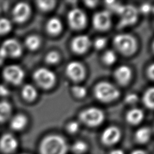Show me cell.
Segmentation results:
<instances>
[{
    "instance_id": "obj_1",
    "label": "cell",
    "mask_w": 154,
    "mask_h": 154,
    "mask_svg": "<svg viewBox=\"0 0 154 154\" xmlns=\"http://www.w3.org/2000/svg\"><path fill=\"white\" fill-rule=\"evenodd\" d=\"M38 151L40 154H67L68 145L62 136L51 134L42 140Z\"/></svg>"
},
{
    "instance_id": "obj_2",
    "label": "cell",
    "mask_w": 154,
    "mask_h": 154,
    "mask_svg": "<svg viewBox=\"0 0 154 154\" xmlns=\"http://www.w3.org/2000/svg\"><path fill=\"white\" fill-rule=\"evenodd\" d=\"M95 97L100 102H109L117 99L120 96L119 90L112 84L102 81L94 87Z\"/></svg>"
},
{
    "instance_id": "obj_3",
    "label": "cell",
    "mask_w": 154,
    "mask_h": 154,
    "mask_svg": "<svg viewBox=\"0 0 154 154\" xmlns=\"http://www.w3.org/2000/svg\"><path fill=\"white\" fill-rule=\"evenodd\" d=\"M113 44L119 52L126 56L133 54L137 48L135 38L128 34H120L116 35L113 39Z\"/></svg>"
},
{
    "instance_id": "obj_4",
    "label": "cell",
    "mask_w": 154,
    "mask_h": 154,
    "mask_svg": "<svg viewBox=\"0 0 154 154\" xmlns=\"http://www.w3.org/2000/svg\"><path fill=\"white\" fill-rule=\"evenodd\" d=\"M116 12L120 16V20L118 23L119 28L132 25L138 19V10L132 5H120Z\"/></svg>"
},
{
    "instance_id": "obj_5",
    "label": "cell",
    "mask_w": 154,
    "mask_h": 154,
    "mask_svg": "<svg viewBox=\"0 0 154 154\" xmlns=\"http://www.w3.org/2000/svg\"><path fill=\"white\" fill-rule=\"evenodd\" d=\"M79 119L86 125L94 127L99 126L103 122L105 115L101 109L91 107L81 112Z\"/></svg>"
},
{
    "instance_id": "obj_6",
    "label": "cell",
    "mask_w": 154,
    "mask_h": 154,
    "mask_svg": "<svg viewBox=\"0 0 154 154\" xmlns=\"http://www.w3.org/2000/svg\"><path fill=\"white\" fill-rule=\"evenodd\" d=\"M33 79L40 87L48 89L54 85L56 81V76L51 70L42 67L37 69L34 72Z\"/></svg>"
},
{
    "instance_id": "obj_7",
    "label": "cell",
    "mask_w": 154,
    "mask_h": 154,
    "mask_svg": "<svg viewBox=\"0 0 154 154\" xmlns=\"http://www.w3.org/2000/svg\"><path fill=\"white\" fill-rule=\"evenodd\" d=\"M23 49L20 43L15 38L4 40L0 47V55L5 59L9 57L18 58L22 54Z\"/></svg>"
},
{
    "instance_id": "obj_8",
    "label": "cell",
    "mask_w": 154,
    "mask_h": 154,
    "mask_svg": "<svg viewBox=\"0 0 154 154\" xmlns=\"http://www.w3.org/2000/svg\"><path fill=\"white\" fill-rule=\"evenodd\" d=\"M23 70L18 65L10 64L7 66L2 70V76L8 82L13 85H19L24 79Z\"/></svg>"
},
{
    "instance_id": "obj_9",
    "label": "cell",
    "mask_w": 154,
    "mask_h": 154,
    "mask_svg": "<svg viewBox=\"0 0 154 154\" xmlns=\"http://www.w3.org/2000/svg\"><path fill=\"white\" fill-rule=\"evenodd\" d=\"M70 26L74 29H81L85 27L87 22L85 14L79 8L71 10L67 15Z\"/></svg>"
},
{
    "instance_id": "obj_10",
    "label": "cell",
    "mask_w": 154,
    "mask_h": 154,
    "mask_svg": "<svg viewBox=\"0 0 154 154\" xmlns=\"http://www.w3.org/2000/svg\"><path fill=\"white\" fill-rule=\"evenodd\" d=\"M121 135V131L117 126H109L103 131L100 140L104 145L111 146L116 144L120 141Z\"/></svg>"
},
{
    "instance_id": "obj_11",
    "label": "cell",
    "mask_w": 154,
    "mask_h": 154,
    "mask_svg": "<svg viewBox=\"0 0 154 154\" xmlns=\"http://www.w3.org/2000/svg\"><path fill=\"white\" fill-rule=\"evenodd\" d=\"M93 25L94 28L99 31L107 30L111 26V14L108 11H99L93 16Z\"/></svg>"
},
{
    "instance_id": "obj_12",
    "label": "cell",
    "mask_w": 154,
    "mask_h": 154,
    "mask_svg": "<svg viewBox=\"0 0 154 154\" xmlns=\"http://www.w3.org/2000/svg\"><path fill=\"white\" fill-rule=\"evenodd\" d=\"M66 72L70 79L76 82L82 81L85 76V68L78 61L69 63L66 68Z\"/></svg>"
},
{
    "instance_id": "obj_13",
    "label": "cell",
    "mask_w": 154,
    "mask_h": 154,
    "mask_svg": "<svg viewBox=\"0 0 154 154\" xmlns=\"http://www.w3.org/2000/svg\"><path fill=\"white\" fill-rule=\"evenodd\" d=\"M31 13L29 5L24 2H20L16 4L12 10L13 20L19 23L25 22Z\"/></svg>"
},
{
    "instance_id": "obj_14",
    "label": "cell",
    "mask_w": 154,
    "mask_h": 154,
    "mask_svg": "<svg viewBox=\"0 0 154 154\" xmlns=\"http://www.w3.org/2000/svg\"><path fill=\"white\" fill-rule=\"evenodd\" d=\"M19 145L16 138L11 134H3L0 138V150L5 153L14 152Z\"/></svg>"
},
{
    "instance_id": "obj_15",
    "label": "cell",
    "mask_w": 154,
    "mask_h": 154,
    "mask_svg": "<svg viewBox=\"0 0 154 154\" xmlns=\"http://www.w3.org/2000/svg\"><path fill=\"white\" fill-rule=\"evenodd\" d=\"M91 45L90 38L86 35H79L75 37L71 43L72 51L76 54H83L85 52Z\"/></svg>"
},
{
    "instance_id": "obj_16",
    "label": "cell",
    "mask_w": 154,
    "mask_h": 154,
    "mask_svg": "<svg viewBox=\"0 0 154 154\" xmlns=\"http://www.w3.org/2000/svg\"><path fill=\"white\" fill-rule=\"evenodd\" d=\"M132 76L131 69L126 66L118 67L114 72V78L117 82L122 85H126L129 82Z\"/></svg>"
},
{
    "instance_id": "obj_17",
    "label": "cell",
    "mask_w": 154,
    "mask_h": 154,
    "mask_svg": "<svg viewBox=\"0 0 154 154\" xmlns=\"http://www.w3.org/2000/svg\"><path fill=\"white\" fill-rule=\"evenodd\" d=\"M144 118L143 111L139 108L130 109L126 115V120L128 123L132 125H137L140 123Z\"/></svg>"
},
{
    "instance_id": "obj_18",
    "label": "cell",
    "mask_w": 154,
    "mask_h": 154,
    "mask_svg": "<svg viewBox=\"0 0 154 154\" xmlns=\"http://www.w3.org/2000/svg\"><path fill=\"white\" fill-rule=\"evenodd\" d=\"M26 117L22 114L15 115L10 121V127L14 131H21L24 129L27 124Z\"/></svg>"
},
{
    "instance_id": "obj_19",
    "label": "cell",
    "mask_w": 154,
    "mask_h": 154,
    "mask_svg": "<svg viewBox=\"0 0 154 154\" xmlns=\"http://www.w3.org/2000/svg\"><path fill=\"white\" fill-rule=\"evenodd\" d=\"M152 132L150 128L147 127H141L137 129L135 133V141L140 144L147 143L151 137Z\"/></svg>"
},
{
    "instance_id": "obj_20",
    "label": "cell",
    "mask_w": 154,
    "mask_h": 154,
    "mask_svg": "<svg viewBox=\"0 0 154 154\" xmlns=\"http://www.w3.org/2000/svg\"><path fill=\"white\" fill-rule=\"evenodd\" d=\"M46 29L50 34H58L62 30V23L61 20L57 17L51 18L47 22Z\"/></svg>"
},
{
    "instance_id": "obj_21",
    "label": "cell",
    "mask_w": 154,
    "mask_h": 154,
    "mask_svg": "<svg viewBox=\"0 0 154 154\" xmlns=\"http://www.w3.org/2000/svg\"><path fill=\"white\" fill-rule=\"evenodd\" d=\"M12 112L11 104L6 101L0 102V123H3L7 120L10 117Z\"/></svg>"
},
{
    "instance_id": "obj_22",
    "label": "cell",
    "mask_w": 154,
    "mask_h": 154,
    "mask_svg": "<svg viewBox=\"0 0 154 154\" xmlns=\"http://www.w3.org/2000/svg\"><path fill=\"white\" fill-rule=\"evenodd\" d=\"M22 96L26 101L34 100L37 96V91L35 88L31 84H26L22 88Z\"/></svg>"
},
{
    "instance_id": "obj_23",
    "label": "cell",
    "mask_w": 154,
    "mask_h": 154,
    "mask_svg": "<svg viewBox=\"0 0 154 154\" xmlns=\"http://www.w3.org/2000/svg\"><path fill=\"white\" fill-rule=\"evenodd\" d=\"M40 39L36 35H30L28 36L25 41L26 48L31 51H35L40 45Z\"/></svg>"
},
{
    "instance_id": "obj_24",
    "label": "cell",
    "mask_w": 154,
    "mask_h": 154,
    "mask_svg": "<svg viewBox=\"0 0 154 154\" xmlns=\"http://www.w3.org/2000/svg\"><path fill=\"white\" fill-rule=\"evenodd\" d=\"M153 99L154 90L153 87H150L145 91L143 97V101L147 108L152 109L153 108Z\"/></svg>"
},
{
    "instance_id": "obj_25",
    "label": "cell",
    "mask_w": 154,
    "mask_h": 154,
    "mask_svg": "<svg viewBox=\"0 0 154 154\" xmlns=\"http://www.w3.org/2000/svg\"><path fill=\"white\" fill-rule=\"evenodd\" d=\"M72 151L75 154H83L88 150V144L84 141H76L72 146Z\"/></svg>"
},
{
    "instance_id": "obj_26",
    "label": "cell",
    "mask_w": 154,
    "mask_h": 154,
    "mask_svg": "<svg viewBox=\"0 0 154 154\" xmlns=\"http://www.w3.org/2000/svg\"><path fill=\"white\" fill-rule=\"evenodd\" d=\"M12 28V23L7 18H0V35H4L8 33Z\"/></svg>"
},
{
    "instance_id": "obj_27",
    "label": "cell",
    "mask_w": 154,
    "mask_h": 154,
    "mask_svg": "<svg viewBox=\"0 0 154 154\" xmlns=\"http://www.w3.org/2000/svg\"><path fill=\"white\" fill-rule=\"evenodd\" d=\"M55 2V1H37V4L42 11H48L54 7Z\"/></svg>"
},
{
    "instance_id": "obj_28",
    "label": "cell",
    "mask_w": 154,
    "mask_h": 154,
    "mask_svg": "<svg viewBox=\"0 0 154 154\" xmlns=\"http://www.w3.org/2000/svg\"><path fill=\"white\" fill-rule=\"evenodd\" d=\"M117 60L115 52L111 50L106 51L103 55V61L106 65H111L114 63Z\"/></svg>"
},
{
    "instance_id": "obj_29",
    "label": "cell",
    "mask_w": 154,
    "mask_h": 154,
    "mask_svg": "<svg viewBox=\"0 0 154 154\" xmlns=\"http://www.w3.org/2000/svg\"><path fill=\"white\" fill-rule=\"evenodd\" d=\"M60 60V55L58 52L55 51H51L47 54L45 57V60L47 63L54 64L57 63Z\"/></svg>"
},
{
    "instance_id": "obj_30",
    "label": "cell",
    "mask_w": 154,
    "mask_h": 154,
    "mask_svg": "<svg viewBox=\"0 0 154 154\" xmlns=\"http://www.w3.org/2000/svg\"><path fill=\"white\" fill-rule=\"evenodd\" d=\"M72 93L73 94L79 98H82L85 96L87 93V90L84 86L81 85H75L72 88Z\"/></svg>"
},
{
    "instance_id": "obj_31",
    "label": "cell",
    "mask_w": 154,
    "mask_h": 154,
    "mask_svg": "<svg viewBox=\"0 0 154 154\" xmlns=\"http://www.w3.org/2000/svg\"><path fill=\"white\" fill-rule=\"evenodd\" d=\"M79 124L75 121H72L69 122L66 126L67 131L71 134L76 133L79 131Z\"/></svg>"
},
{
    "instance_id": "obj_32",
    "label": "cell",
    "mask_w": 154,
    "mask_h": 154,
    "mask_svg": "<svg viewBox=\"0 0 154 154\" xmlns=\"http://www.w3.org/2000/svg\"><path fill=\"white\" fill-rule=\"evenodd\" d=\"M138 97L135 93H129L127 94L125 98V101L129 105H134L138 102Z\"/></svg>"
},
{
    "instance_id": "obj_33",
    "label": "cell",
    "mask_w": 154,
    "mask_h": 154,
    "mask_svg": "<svg viewBox=\"0 0 154 154\" xmlns=\"http://www.w3.org/2000/svg\"><path fill=\"white\" fill-rule=\"evenodd\" d=\"M106 44V39L104 37H98L94 42V46L97 49H101Z\"/></svg>"
},
{
    "instance_id": "obj_34",
    "label": "cell",
    "mask_w": 154,
    "mask_h": 154,
    "mask_svg": "<svg viewBox=\"0 0 154 154\" xmlns=\"http://www.w3.org/2000/svg\"><path fill=\"white\" fill-rule=\"evenodd\" d=\"M152 10V7L150 4H143L140 7V11L144 14H147Z\"/></svg>"
},
{
    "instance_id": "obj_35",
    "label": "cell",
    "mask_w": 154,
    "mask_h": 154,
    "mask_svg": "<svg viewBox=\"0 0 154 154\" xmlns=\"http://www.w3.org/2000/svg\"><path fill=\"white\" fill-rule=\"evenodd\" d=\"M9 94L8 89L4 85L0 84V96H6Z\"/></svg>"
},
{
    "instance_id": "obj_36",
    "label": "cell",
    "mask_w": 154,
    "mask_h": 154,
    "mask_svg": "<svg viewBox=\"0 0 154 154\" xmlns=\"http://www.w3.org/2000/svg\"><path fill=\"white\" fill-rule=\"evenodd\" d=\"M153 69H154V66H153V64H152L148 67L147 72L148 77H149L150 79H153Z\"/></svg>"
},
{
    "instance_id": "obj_37",
    "label": "cell",
    "mask_w": 154,
    "mask_h": 154,
    "mask_svg": "<svg viewBox=\"0 0 154 154\" xmlns=\"http://www.w3.org/2000/svg\"><path fill=\"white\" fill-rule=\"evenodd\" d=\"M97 2L96 1H85V5L90 7V8H93L94 7H95L97 4Z\"/></svg>"
},
{
    "instance_id": "obj_38",
    "label": "cell",
    "mask_w": 154,
    "mask_h": 154,
    "mask_svg": "<svg viewBox=\"0 0 154 154\" xmlns=\"http://www.w3.org/2000/svg\"><path fill=\"white\" fill-rule=\"evenodd\" d=\"M109 154H125V152L120 149H115L112 150Z\"/></svg>"
},
{
    "instance_id": "obj_39",
    "label": "cell",
    "mask_w": 154,
    "mask_h": 154,
    "mask_svg": "<svg viewBox=\"0 0 154 154\" xmlns=\"http://www.w3.org/2000/svg\"><path fill=\"white\" fill-rule=\"evenodd\" d=\"M131 154H147V153L143 149H135L131 153Z\"/></svg>"
},
{
    "instance_id": "obj_40",
    "label": "cell",
    "mask_w": 154,
    "mask_h": 154,
    "mask_svg": "<svg viewBox=\"0 0 154 154\" xmlns=\"http://www.w3.org/2000/svg\"><path fill=\"white\" fill-rule=\"evenodd\" d=\"M4 59L0 55V64H1L2 63V62L4 61Z\"/></svg>"
},
{
    "instance_id": "obj_41",
    "label": "cell",
    "mask_w": 154,
    "mask_h": 154,
    "mask_svg": "<svg viewBox=\"0 0 154 154\" xmlns=\"http://www.w3.org/2000/svg\"><path fill=\"white\" fill-rule=\"evenodd\" d=\"M20 154H28V153H20Z\"/></svg>"
}]
</instances>
